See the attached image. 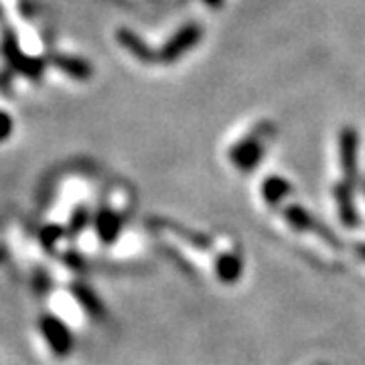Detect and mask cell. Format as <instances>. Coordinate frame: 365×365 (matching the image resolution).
<instances>
[{
	"instance_id": "1",
	"label": "cell",
	"mask_w": 365,
	"mask_h": 365,
	"mask_svg": "<svg viewBox=\"0 0 365 365\" xmlns=\"http://www.w3.org/2000/svg\"><path fill=\"white\" fill-rule=\"evenodd\" d=\"M272 132L270 126H262L254 134H250L248 138H244L242 143H237L232 148V160L237 169L250 170L254 169L260 163L264 148H266V136Z\"/></svg>"
},
{
	"instance_id": "2",
	"label": "cell",
	"mask_w": 365,
	"mask_h": 365,
	"mask_svg": "<svg viewBox=\"0 0 365 365\" xmlns=\"http://www.w3.org/2000/svg\"><path fill=\"white\" fill-rule=\"evenodd\" d=\"M201 35H203V29L197 25V23H187L182 26L181 31H177L170 41L163 47V51L158 55V59L163 63H175L177 59H181V55L193 49L197 43L201 41Z\"/></svg>"
},
{
	"instance_id": "3",
	"label": "cell",
	"mask_w": 365,
	"mask_h": 365,
	"mask_svg": "<svg viewBox=\"0 0 365 365\" xmlns=\"http://www.w3.org/2000/svg\"><path fill=\"white\" fill-rule=\"evenodd\" d=\"M341 163L347 175V185L357 181V150H359V134L353 128H343L339 134Z\"/></svg>"
},
{
	"instance_id": "4",
	"label": "cell",
	"mask_w": 365,
	"mask_h": 365,
	"mask_svg": "<svg viewBox=\"0 0 365 365\" xmlns=\"http://www.w3.org/2000/svg\"><path fill=\"white\" fill-rule=\"evenodd\" d=\"M335 197H337V205H339V215L345 225H355L357 223V211L353 205V191L351 185L347 182H339L335 187Z\"/></svg>"
},
{
	"instance_id": "5",
	"label": "cell",
	"mask_w": 365,
	"mask_h": 365,
	"mask_svg": "<svg viewBox=\"0 0 365 365\" xmlns=\"http://www.w3.org/2000/svg\"><path fill=\"white\" fill-rule=\"evenodd\" d=\"M118 37H120V43L128 49V51H132L138 59H143V61H153L155 57H153V51L144 45V41H140L134 33H130V31H120L118 33Z\"/></svg>"
},
{
	"instance_id": "6",
	"label": "cell",
	"mask_w": 365,
	"mask_h": 365,
	"mask_svg": "<svg viewBox=\"0 0 365 365\" xmlns=\"http://www.w3.org/2000/svg\"><path fill=\"white\" fill-rule=\"evenodd\" d=\"M290 193V185L280 177H270L264 182V197L270 205H276L280 199Z\"/></svg>"
},
{
	"instance_id": "7",
	"label": "cell",
	"mask_w": 365,
	"mask_h": 365,
	"mask_svg": "<svg viewBox=\"0 0 365 365\" xmlns=\"http://www.w3.org/2000/svg\"><path fill=\"white\" fill-rule=\"evenodd\" d=\"M217 272H220V278L225 280V282H234L235 278L242 272V264L234 256H223L220 264H217Z\"/></svg>"
},
{
	"instance_id": "8",
	"label": "cell",
	"mask_w": 365,
	"mask_h": 365,
	"mask_svg": "<svg viewBox=\"0 0 365 365\" xmlns=\"http://www.w3.org/2000/svg\"><path fill=\"white\" fill-rule=\"evenodd\" d=\"M287 217L290 225H294L297 230H309L313 227V217L309 215L307 209L299 207V205H292V207L287 209Z\"/></svg>"
},
{
	"instance_id": "9",
	"label": "cell",
	"mask_w": 365,
	"mask_h": 365,
	"mask_svg": "<svg viewBox=\"0 0 365 365\" xmlns=\"http://www.w3.org/2000/svg\"><path fill=\"white\" fill-rule=\"evenodd\" d=\"M45 331H47V339L53 341V345H55V349L59 353H66L67 351V337L66 333L57 327V323H47L45 325Z\"/></svg>"
},
{
	"instance_id": "10",
	"label": "cell",
	"mask_w": 365,
	"mask_h": 365,
	"mask_svg": "<svg viewBox=\"0 0 365 365\" xmlns=\"http://www.w3.org/2000/svg\"><path fill=\"white\" fill-rule=\"evenodd\" d=\"M9 130H11V120L4 116V114H0V138L6 136Z\"/></svg>"
},
{
	"instance_id": "11",
	"label": "cell",
	"mask_w": 365,
	"mask_h": 365,
	"mask_svg": "<svg viewBox=\"0 0 365 365\" xmlns=\"http://www.w3.org/2000/svg\"><path fill=\"white\" fill-rule=\"evenodd\" d=\"M205 4H209L211 9H220L223 4V0H205Z\"/></svg>"
}]
</instances>
